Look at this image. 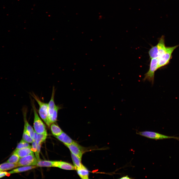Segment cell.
I'll list each match as a JSON object with an SVG mask.
<instances>
[{
	"mask_svg": "<svg viewBox=\"0 0 179 179\" xmlns=\"http://www.w3.org/2000/svg\"><path fill=\"white\" fill-rule=\"evenodd\" d=\"M32 102L34 115L33 126L35 131L37 134L47 132L45 125L38 114L34 102L33 101Z\"/></svg>",
	"mask_w": 179,
	"mask_h": 179,
	"instance_id": "obj_1",
	"label": "cell"
},
{
	"mask_svg": "<svg viewBox=\"0 0 179 179\" xmlns=\"http://www.w3.org/2000/svg\"><path fill=\"white\" fill-rule=\"evenodd\" d=\"M179 46V45L167 47L165 53L158 58V68L168 65L171 58L172 55L174 50Z\"/></svg>",
	"mask_w": 179,
	"mask_h": 179,
	"instance_id": "obj_2",
	"label": "cell"
},
{
	"mask_svg": "<svg viewBox=\"0 0 179 179\" xmlns=\"http://www.w3.org/2000/svg\"><path fill=\"white\" fill-rule=\"evenodd\" d=\"M31 95L37 101L39 105L38 113L41 119L46 124L48 117V103L42 101L34 93Z\"/></svg>",
	"mask_w": 179,
	"mask_h": 179,
	"instance_id": "obj_3",
	"label": "cell"
},
{
	"mask_svg": "<svg viewBox=\"0 0 179 179\" xmlns=\"http://www.w3.org/2000/svg\"><path fill=\"white\" fill-rule=\"evenodd\" d=\"M158 62L157 58L151 59L149 69L144 75V77L143 79L144 81L147 80L153 85L155 72L158 69Z\"/></svg>",
	"mask_w": 179,
	"mask_h": 179,
	"instance_id": "obj_4",
	"label": "cell"
},
{
	"mask_svg": "<svg viewBox=\"0 0 179 179\" xmlns=\"http://www.w3.org/2000/svg\"><path fill=\"white\" fill-rule=\"evenodd\" d=\"M136 133L141 136L155 140L174 138L179 140V137H178L166 136L158 133L150 131L137 132Z\"/></svg>",
	"mask_w": 179,
	"mask_h": 179,
	"instance_id": "obj_5",
	"label": "cell"
},
{
	"mask_svg": "<svg viewBox=\"0 0 179 179\" xmlns=\"http://www.w3.org/2000/svg\"><path fill=\"white\" fill-rule=\"evenodd\" d=\"M38 160L34 153L20 158L17 163L18 166H36Z\"/></svg>",
	"mask_w": 179,
	"mask_h": 179,
	"instance_id": "obj_6",
	"label": "cell"
},
{
	"mask_svg": "<svg viewBox=\"0 0 179 179\" xmlns=\"http://www.w3.org/2000/svg\"><path fill=\"white\" fill-rule=\"evenodd\" d=\"M66 146L68 147L72 153L81 159L82 155L85 151L83 147L75 141L70 144Z\"/></svg>",
	"mask_w": 179,
	"mask_h": 179,
	"instance_id": "obj_7",
	"label": "cell"
},
{
	"mask_svg": "<svg viewBox=\"0 0 179 179\" xmlns=\"http://www.w3.org/2000/svg\"><path fill=\"white\" fill-rule=\"evenodd\" d=\"M55 90L54 87L52 89L51 97L48 103V117L47 122L46 124L49 127L50 125V122L53 114L56 105L54 101V96Z\"/></svg>",
	"mask_w": 179,
	"mask_h": 179,
	"instance_id": "obj_8",
	"label": "cell"
},
{
	"mask_svg": "<svg viewBox=\"0 0 179 179\" xmlns=\"http://www.w3.org/2000/svg\"><path fill=\"white\" fill-rule=\"evenodd\" d=\"M53 167L67 170H76L74 166L70 163L62 161H54Z\"/></svg>",
	"mask_w": 179,
	"mask_h": 179,
	"instance_id": "obj_9",
	"label": "cell"
},
{
	"mask_svg": "<svg viewBox=\"0 0 179 179\" xmlns=\"http://www.w3.org/2000/svg\"><path fill=\"white\" fill-rule=\"evenodd\" d=\"M14 153L17 154L20 158L24 157L29 154L33 153L32 150V146L19 149H16Z\"/></svg>",
	"mask_w": 179,
	"mask_h": 179,
	"instance_id": "obj_10",
	"label": "cell"
},
{
	"mask_svg": "<svg viewBox=\"0 0 179 179\" xmlns=\"http://www.w3.org/2000/svg\"><path fill=\"white\" fill-rule=\"evenodd\" d=\"M157 45L158 50V58L164 54L166 50L167 47L165 45L164 36H162L160 38Z\"/></svg>",
	"mask_w": 179,
	"mask_h": 179,
	"instance_id": "obj_11",
	"label": "cell"
},
{
	"mask_svg": "<svg viewBox=\"0 0 179 179\" xmlns=\"http://www.w3.org/2000/svg\"><path fill=\"white\" fill-rule=\"evenodd\" d=\"M55 137L58 140L63 143L66 145L70 144L74 142L72 139L63 132L59 135Z\"/></svg>",
	"mask_w": 179,
	"mask_h": 179,
	"instance_id": "obj_12",
	"label": "cell"
},
{
	"mask_svg": "<svg viewBox=\"0 0 179 179\" xmlns=\"http://www.w3.org/2000/svg\"><path fill=\"white\" fill-rule=\"evenodd\" d=\"M78 174L82 179H89V172L87 169L82 164L79 168L77 169Z\"/></svg>",
	"mask_w": 179,
	"mask_h": 179,
	"instance_id": "obj_13",
	"label": "cell"
},
{
	"mask_svg": "<svg viewBox=\"0 0 179 179\" xmlns=\"http://www.w3.org/2000/svg\"><path fill=\"white\" fill-rule=\"evenodd\" d=\"M37 167V166H25L14 169L12 171L9 172L8 173L10 174L25 172L34 169L36 168Z\"/></svg>",
	"mask_w": 179,
	"mask_h": 179,
	"instance_id": "obj_14",
	"label": "cell"
},
{
	"mask_svg": "<svg viewBox=\"0 0 179 179\" xmlns=\"http://www.w3.org/2000/svg\"><path fill=\"white\" fill-rule=\"evenodd\" d=\"M18 167L17 163L13 164L6 162L0 165V170L1 171H6Z\"/></svg>",
	"mask_w": 179,
	"mask_h": 179,
	"instance_id": "obj_15",
	"label": "cell"
},
{
	"mask_svg": "<svg viewBox=\"0 0 179 179\" xmlns=\"http://www.w3.org/2000/svg\"><path fill=\"white\" fill-rule=\"evenodd\" d=\"M50 128L52 134L55 136L59 135L63 132L61 128L54 123L51 124Z\"/></svg>",
	"mask_w": 179,
	"mask_h": 179,
	"instance_id": "obj_16",
	"label": "cell"
},
{
	"mask_svg": "<svg viewBox=\"0 0 179 179\" xmlns=\"http://www.w3.org/2000/svg\"><path fill=\"white\" fill-rule=\"evenodd\" d=\"M53 163L54 161L40 160L38 161L36 166L41 167H53Z\"/></svg>",
	"mask_w": 179,
	"mask_h": 179,
	"instance_id": "obj_17",
	"label": "cell"
},
{
	"mask_svg": "<svg viewBox=\"0 0 179 179\" xmlns=\"http://www.w3.org/2000/svg\"><path fill=\"white\" fill-rule=\"evenodd\" d=\"M150 58L151 59L157 58L158 57V50L157 45L152 46L148 51Z\"/></svg>",
	"mask_w": 179,
	"mask_h": 179,
	"instance_id": "obj_18",
	"label": "cell"
},
{
	"mask_svg": "<svg viewBox=\"0 0 179 179\" xmlns=\"http://www.w3.org/2000/svg\"><path fill=\"white\" fill-rule=\"evenodd\" d=\"M71 158L74 166L77 169L81 167L82 164L81 163V159L77 156L71 153Z\"/></svg>",
	"mask_w": 179,
	"mask_h": 179,
	"instance_id": "obj_19",
	"label": "cell"
},
{
	"mask_svg": "<svg viewBox=\"0 0 179 179\" xmlns=\"http://www.w3.org/2000/svg\"><path fill=\"white\" fill-rule=\"evenodd\" d=\"M47 135V132L41 134H37V138L36 142V144L38 145L45 141Z\"/></svg>",
	"mask_w": 179,
	"mask_h": 179,
	"instance_id": "obj_20",
	"label": "cell"
},
{
	"mask_svg": "<svg viewBox=\"0 0 179 179\" xmlns=\"http://www.w3.org/2000/svg\"><path fill=\"white\" fill-rule=\"evenodd\" d=\"M60 108L58 106L55 105L53 114L50 121V125L52 123L56 122L57 121L58 111Z\"/></svg>",
	"mask_w": 179,
	"mask_h": 179,
	"instance_id": "obj_21",
	"label": "cell"
},
{
	"mask_svg": "<svg viewBox=\"0 0 179 179\" xmlns=\"http://www.w3.org/2000/svg\"><path fill=\"white\" fill-rule=\"evenodd\" d=\"M20 158L17 154L14 153L6 162L13 164L16 163L19 161Z\"/></svg>",
	"mask_w": 179,
	"mask_h": 179,
	"instance_id": "obj_22",
	"label": "cell"
},
{
	"mask_svg": "<svg viewBox=\"0 0 179 179\" xmlns=\"http://www.w3.org/2000/svg\"><path fill=\"white\" fill-rule=\"evenodd\" d=\"M22 139L29 143H32L33 140L28 134L26 130L24 129L22 136Z\"/></svg>",
	"mask_w": 179,
	"mask_h": 179,
	"instance_id": "obj_23",
	"label": "cell"
},
{
	"mask_svg": "<svg viewBox=\"0 0 179 179\" xmlns=\"http://www.w3.org/2000/svg\"><path fill=\"white\" fill-rule=\"evenodd\" d=\"M31 146L28 143L22 139L18 144L16 149H19Z\"/></svg>",
	"mask_w": 179,
	"mask_h": 179,
	"instance_id": "obj_24",
	"label": "cell"
},
{
	"mask_svg": "<svg viewBox=\"0 0 179 179\" xmlns=\"http://www.w3.org/2000/svg\"><path fill=\"white\" fill-rule=\"evenodd\" d=\"M41 143H39L37 145V150L36 152L35 153L38 161L41 160L40 158L39 153L41 150Z\"/></svg>",
	"mask_w": 179,
	"mask_h": 179,
	"instance_id": "obj_25",
	"label": "cell"
},
{
	"mask_svg": "<svg viewBox=\"0 0 179 179\" xmlns=\"http://www.w3.org/2000/svg\"><path fill=\"white\" fill-rule=\"evenodd\" d=\"M32 150L35 153L37 150V146L36 142L35 141H33L32 143Z\"/></svg>",
	"mask_w": 179,
	"mask_h": 179,
	"instance_id": "obj_26",
	"label": "cell"
},
{
	"mask_svg": "<svg viewBox=\"0 0 179 179\" xmlns=\"http://www.w3.org/2000/svg\"><path fill=\"white\" fill-rule=\"evenodd\" d=\"M10 175V174L6 172H0V178L5 176H9Z\"/></svg>",
	"mask_w": 179,
	"mask_h": 179,
	"instance_id": "obj_27",
	"label": "cell"
},
{
	"mask_svg": "<svg viewBox=\"0 0 179 179\" xmlns=\"http://www.w3.org/2000/svg\"><path fill=\"white\" fill-rule=\"evenodd\" d=\"M132 179V178H130L128 176H124V177H122V178H120V179Z\"/></svg>",
	"mask_w": 179,
	"mask_h": 179,
	"instance_id": "obj_28",
	"label": "cell"
},
{
	"mask_svg": "<svg viewBox=\"0 0 179 179\" xmlns=\"http://www.w3.org/2000/svg\"><path fill=\"white\" fill-rule=\"evenodd\" d=\"M1 172V171L0 170V172Z\"/></svg>",
	"mask_w": 179,
	"mask_h": 179,
	"instance_id": "obj_29",
	"label": "cell"
}]
</instances>
